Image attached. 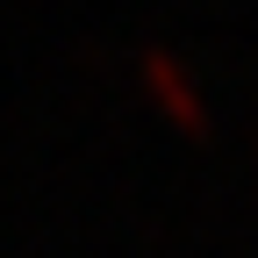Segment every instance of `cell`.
Instances as JSON below:
<instances>
[{"mask_svg": "<svg viewBox=\"0 0 258 258\" xmlns=\"http://www.w3.org/2000/svg\"><path fill=\"white\" fill-rule=\"evenodd\" d=\"M144 72H151V86H158V93H165V101L179 108V122H201V101H194V79H186V64H179L172 50H158V43H151V50H144Z\"/></svg>", "mask_w": 258, "mask_h": 258, "instance_id": "cell-1", "label": "cell"}]
</instances>
